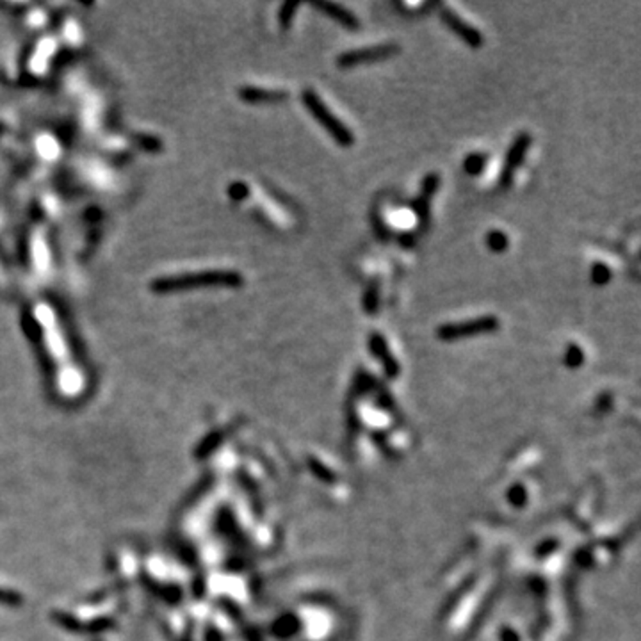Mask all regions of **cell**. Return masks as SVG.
<instances>
[{
  "mask_svg": "<svg viewBox=\"0 0 641 641\" xmlns=\"http://www.w3.org/2000/svg\"><path fill=\"white\" fill-rule=\"evenodd\" d=\"M314 8L323 11L325 15H328L332 20H335L337 23L344 26L346 29L350 30H356L360 27V21L356 18V15H353L350 9L342 8L341 4H335V2H326V0H316L314 2Z\"/></svg>",
  "mask_w": 641,
  "mask_h": 641,
  "instance_id": "6",
  "label": "cell"
},
{
  "mask_svg": "<svg viewBox=\"0 0 641 641\" xmlns=\"http://www.w3.org/2000/svg\"><path fill=\"white\" fill-rule=\"evenodd\" d=\"M486 166L485 153H468L463 160V169L468 175H479Z\"/></svg>",
  "mask_w": 641,
  "mask_h": 641,
  "instance_id": "11",
  "label": "cell"
},
{
  "mask_svg": "<svg viewBox=\"0 0 641 641\" xmlns=\"http://www.w3.org/2000/svg\"><path fill=\"white\" fill-rule=\"evenodd\" d=\"M401 48L397 47L396 43H385V45H376V47H365V48H356V50L344 52L337 57V66L341 68H353L360 66V64H372V63H381L387 61L394 55H397Z\"/></svg>",
  "mask_w": 641,
  "mask_h": 641,
  "instance_id": "3",
  "label": "cell"
},
{
  "mask_svg": "<svg viewBox=\"0 0 641 641\" xmlns=\"http://www.w3.org/2000/svg\"><path fill=\"white\" fill-rule=\"evenodd\" d=\"M440 18H442L443 23H446V26H448L449 29H451L452 32H455L456 36H458V38L463 39L465 45H468L470 48H481V47H483V43H485V39H483V34H481L479 30L476 29V27H472L470 23H467V21H465L463 18L458 17V15H456L455 11H451L449 8H443L442 13H440Z\"/></svg>",
  "mask_w": 641,
  "mask_h": 641,
  "instance_id": "5",
  "label": "cell"
},
{
  "mask_svg": "<svg viewBox=\"0 0 641 641\" xmlns=\"http://www.w3.org/2000/svg\"><path fill=\"white\" fill-rule=\"evenodd\" d=\"M298 8H300V2H285V4L282 6V9H280V23H282L285 29L291 26V21L292 18H294L296 9Z\"/></svg>",
  "mask_w": 641,
  "mask_h": 641,
  "instance_id": "16",
  "label": "cell"
},
{
  "mask_svg": "<svg viewBox=\"0 0 641 641\" xmlns=\"http://www.w3.org/2000/svg\"><path fill=\"white\" fill-rule=\"evenodd\" d=\"M412 209H414L415 214H417L419 223H421V228L426 227V224L430 223V198H426V196L419 194V198L415 200L414 203H412Z\"/></svg>",
  "mask_w": 641,
  "mask_h": 641,
  "instance_id": "12",
  "label": "cell"
},
{
  "mask_svg": "<svg viewBox=\"0 0 641 641\" xmlns=\"http://www.w3.org/2000/svg\"><path fill=\"white\" fill-rule=\"evenodd\" d=\"M240 97L245 98L246 102H251V104H276V102L285 100L289 95L285 91H266V89L245 88L240 91Z\"/></svg>",
  "mask_w": 641,
  "mask_h": 641,
  "instance_id": "8",
  "label": "cell"
},
{
  "mask_svg": "<svg viewBox=\"0 0 641 641\" xmlns=\"http://www.w3.org/2000/svg\"><path fill=\"white\" fill-rule=\"evenodd\" d=\"M531 146V135L528 132H522L515 137V141L511 143L510 150L506 153V159H504V166H502L501 177H499V184L501 187H510L511 182H513L515 171L519 169V166L524 162V157H526V152Z\"/></svg>",
  "mask_w": 641,
  "mask_h": 641,
  "instance_id": "4",
  "label": "cell"
},
{
  "mask_svg": "<svg viewBox=\"0 0 641 641\" xmlns=\"http://www.w3.org/2000/svg\"><path fill=\"white\" fill-rule=\"evenodd\" d=\"M301 98H303V104L308 109V113L312 114V118L316 119L320 127L325 128V131L328 132L332 137H334L335 143H337L338 146H342V148L353 146V143H354L353 132H351L350 128H347L346 125H344V123H342L341 119H338L337 116H335V114L328 109V107H326V104L320 100V97L316 93V91L307 89V91H303V97Z\"/></svg>",
  "mask_w": 641,
  "mask_h": 641,
  "instance_id": "1",
  "label": "cell"
},
{
  "mask_svg": "<svg viewBox=\"0 0 641 641\" xmlns=\"http://www.w3.org/2000/svg\"><path fill=\"white\" fill-rule=\"evenodd\" d=\"M611 278L613 273L606 264H602V262L593 264V267H591V282H593L595 285H606V283L611 282Z\"/></svg>",
  "mask_w": 641,
  "mask_h": 641,
  "instance_id": "13",
  "label": "cell"
},
{
  "mask_svg": "<svg viewBox=\"0 0 641 641\" xmlns=\"http://www.w3.org/2000/svg\"><path fill=\"white\" fill-rule=\"evenodd\" d=\"M499 319L495 316H483L476 317V319L460 320V323H449V325H442L437 329V335L442 341H456V338H467V337H476V335H485V334H494L499 329Z\"/></svg>",
  "mask_w": 641,
  "mask_h": 641,
  "instance_id": "2",
  "label": "cell"
},
{
  "mask_svg": "<svg viewBox=\"0 0 641 641\" xmlns=\"http://www.w3.org/2000/svg\"><path fill=\"white\" fill-rule=\"evenodd\" d=\"M369 350L374 353L376 358L380 360L387 376L396 378V376L399 374V363L396 362V358H394L390 350H388L387 341H385L380 334H372L371 337H369Z\"/></svg>",
  "mask_w": 641,
  "mask_h": 641,
  "instance_id": "7",
  "label": "cell"
},
{
  "mask_svg": "<svg viewBox=\"0 0 641 641\" xmlns=\"http://www.w3.org/2000/svg\"><path fill=\"white\" fill-rule=\"evenodd\" d=\"M439 186H440V177H439V175H437V173L426 175V177H424V180H422L421 194H422V196H426V198H431V196H433V194L437 193Z\"/></svg>",
  "mask_w": 641,
  "mask_h": 641,
  "instance_id": "14",
  "label": "cell"
},
{
  "mask_svg": "<svg viewBox=\"0 0 641 641\" xmlns=\"http://www.w3.org/2000/svg\"><path fill=\"white\" fill-rule=\"evenodd\" d=\"M378 308H380V283H378V280H374L363 294V310L369 316H374Z\"/></svg>",
  "mask_w": 641,
  "mask_h": 641,
  "instance_id": "9",
  "label": "cell"
},
{
  "mask_svg": "<svg viewBox=\"0 0 641 641\" xmlns=\"http://www.w3.org/2000/svg\"><path fill=\"white\" fill-rule=\"evenodd\" d=\"M486 245H488V248L492 249V251H495V253H502V251H506L508 246H510V239H508L506 233L501 232V230H492V232L486 236Z\"/></svg>",
  "mask_w": 641,
  "mask_h": 641,
  "instance_id": "10",
  "label": "cell"
},
{
  "mask_svg": "<svg viewBox=\"0 0 641 641\" xmlns=\"http://www.w3.org/2000/svg\"><path fill=\"white\" fill-rule=\"evenodd\" d=\"M582 360H584V353H582L581 347L575 346V344H570V346L566 347V365H570V367H579L582 363Z\"/></svg>",
  "mask_w": 641,
  "mask_h": 641,
  "instance_id": "15",
  "label": "cell"
}]
</instances>
